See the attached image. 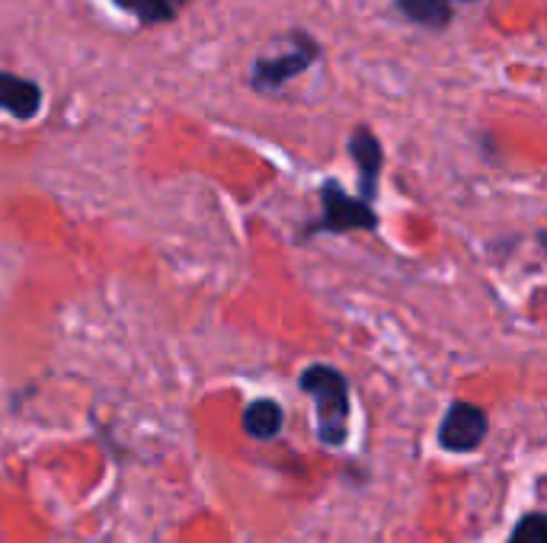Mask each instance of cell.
Listing matches in <instances>:
<instances>
[{"label":"cell","instance_id":"6da1fadb","mask_svg":"<svg viewBox=\"0 0 547 543\" xmlns=\"http://www.w3.org/2000/svg\"><path fill=\"white\" fill-rule=\"evenodd\" d=\"M314 403V429L324 448H343L349 438V381L333 365H311L298 377Z\"/></svg>","mask_w":547,"mask_h":543},{"label":"cell","instance_id":"7a4b0ae2","mask_svg":"<svg viewBox=\"0 0 547 543\" xmlns=\"http://www.w3.org/2000/svg\"><path fill=\"white\" fill-rule=\"evenodd\" d=\"M346 230H378L375 205L352 199L336 179H327L320 186V218L304 227L301 240L314 234H346Z\"/></svg>","mask_w":547,"mask_h":543},{"label":"cell","instance_id":"3957f363","mask_svg":"<svg viewBox=\"0 0 547 543\" xmlns=\"http://www.w3.org/2000/svg\"><path fill=\"white\" fill-rule=\"evenodd\" d=\"M288 42H292V48H288V52H282V55H263V58L253 61L250 87L256 93H279L288 84V80L301 77L320 58V42L311 36V32L295 29L292 36H288Z\"/></svg>","mask_w":547,"mask_h":543},{"label":"cell","instance_id":"277c9868","mask_svg":"<svg viewBox=\"0 0 547 543\" xmlns=\"http://www.w3.org/2000/svg\"><path fill=\"white\" fill-rule=\"evenodd\" d=\"M490 432V419L480 406L474 403H452L439 425V448L448 454H471L484 444Z\"/></svg>","mask_w":547,"mask_h":543},{"label":"cell","instance_id":"5b68a950","mask_svg":"<svg viewBox=\"0 0 547 543\" xmlns=\"http://www.w3.org/2000/svg\"><path fill=\"white\" fill-rule=\"evenodd\" d=\"M346 151H349L352 163H356V170H359V199L372 205L375 195H378V183H381V167H384L381 141L368 125H359L349 135Z\"/></svg>","mask_w":547,"mask_h":543},{"label":"cell","instance_id":"8992f818","mask_svg":"<svg viewBox=\"0 0 547 543\" xmlns=\"http://www.w3.org/2000/svg\"><path fill=\"white\" fill-rule=\"evenodd\" d=\"M42 109V87L36 80L0 71V112L13 115V119L29 122L36 119Z\"/></svg>","mask_w":547,"mask_h":543},{"label":"cell","instance_id":"52a82bcc","mask_svg":"<svg viewBox=\"0 0 547 543\" xmlns=\"http://www.w3.org/2000/svg\"><path fill=\"white\" fill-rule=\"evenodd\" d=\"M285 425V413L276 400H253L247 409H244V432L256 441H269L282 432Z\"/></svg>","mask_w":547,"mask_h":543},{"label":"cell","instance_id":"ba28073f","mask_svg":"<svg viewBox=\"0 0 547 543\" xmlns=\"http://www.w3.org/2000/svg\"><path fill=\"white\" fill-rule=\"evenodd\" d=\"M119 10L132 13L141 26H160V23H170L176 20L189 0H112Z\"/></svg>","mask_w":547,"mask_h":543},{"label":"cell","instance_id":"9c48e42d","mask_svg":"<svg viewBox=\"0 0 547 543\" xmlns=\"http://www.w3.org/2000/svg\"><path fill=\"white\" fill-rule=\"evenodd\" d=\"M394 4L410 23H420L426 29H445L452 23V7L442 0H394Z\"/></svg>","mask_w":547,"mask_h":543},{"label":"cell","instance_id":"30bf717a","mask_svg":"<svg viewBox=\"0 0 547 543\" xmlns=\"http://www.w3.org/2000/svg\"><path fill=\"white\" fill-rule=\"evenodd\" d=\"M509 543H547V518L541 512H528L512 528Z\"/></svg>","mask_w":547,"mask_h":543},{"label":"cell","instance_id":"8fae6325","mask_svg":"<svg viewBox=\"0 0 547 543\" xmlns=\"http://www.w3.org/2000/svg\"><path fill=\"white\" fill-rule=\"evenodd\" d=\"M442 4H448V7H452V4H455V0H442ZM464 4H468V0H464Z\"/></svg>","mask_w":547,"mask_h":543}]
</instances>
